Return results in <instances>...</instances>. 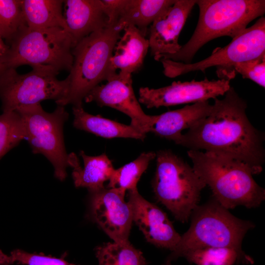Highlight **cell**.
<instances>
[{
  "instance_id": "6da1fadb",
  "label": "cell",
  "mask_w": 265,
  "mask_h": 265,
  "mask_svg": "<svg viewBox=\"0 0 265 265\" xmlns=\"http://www.w3.org/2000/svg\"><path fill=\"white\" fill-rule=\"evenodd\" d=\"M214 101L209 114L183 134L178 144L239 161L254 175L261 173L265 157L264 135L248 119L246 102L231 86L224 98Z\"/></svg>"
},
{
  "instance_id": "7a4b0ae2",
  "label": "cell",
  "mask_w": 265,
  "mask_h": 265,
  "mask_svg": "<svg viewBox=\"0 0 265 265\" xmlns=\"http://www.w3.org/2000/svg\"><path fill=\"white\" fill-rule=\"evenodd\" d=\"M198 23L192 36L176 53L154 57L185 64L191 61L198 51L215 38L229 36L233 39L256 18L265 12L264 0H198Z\"/></svg>"
},
{
  "instance_id": "3957f363",
  "label": "cell",
  "mask_w": 265,
  "mask_h": 265,
  "mask_svg": "<svg viewBox=\"0 0 265 265\" xmlns=\"http://www.w3.org/2000/svg\"><path fill=\"white\" fill-rule=\"evenodd\" d=\"M187 155L196 174L225 209L256 208L265 200V189L255 182L252 171L245 164L208 152L189 150Z\"/></svg>"
},
{
  "instance_id": "277c9868",
  "label": "cell",
  "mask_w": 265,
  "mask_h": 265,
  "mask_svg": "<svg viewBox=\"0 0 265 265\" xmlns=\"http://www.w3.org/2000/svg\"><path fill=\"white\" fill-rule=\"evenodd\" d=\"M125 27L118 23L108 24L84 38L73 47V64L66 78L67 95L57 106L82 105L86 95L102 81L107 80L110 60Z\"/></svg>"
},
{
  "instance_id": "5b68a950",
  "label": "cell",
  "mask_w": 265,
  "mask_h": 265,
  "mask_svg": "<svg viewBox=\"0 0 265 265\" xmlns=\"http://www.w3.org/2000/svg\"><path fill=\"white\" fill-rule=\"evenodd\" d=\"M190 217L189 228L181 236L163 265H171L186 252L198 248L230 247L243 251L242 240L246 233L255 227L252 222L232 214L213 198L199 205Z\"/></svg>"
},
{
  "instance_id": "8992f818",
  "label": "cell",
  "mask_w": 265,
  "mask_h": 265,
  "mask_svg": "<svg viewBox=\"0 0 265 265\" xmlns=\"http://www.w3.org/2000/svg\"><path fill=\"white\" fill-rule=\"evenodd\" d=\"M152 187L157 199L182 223L186 222L199 205L207 186L192 167L169 150L156 153Z\"/></svg>"
},
{
  "instance_id": "52a82bcc",
  "label": "cell",
  "mask_w": 265,
  "mask_h": 265,
  "mask_svg": "<svg viewBox=\"0 0 265 265\" xmlns=\"http://www.w3.org/2000/svg\"><path fill=\"white\" fill-rule=\"evenodd\" d=\"M8 47L5 54L0 57L7 69L27 65L70 71L73 64V45L62 28L34 29L26 26Z\"/></svg>"
},
{
  "instance_id": "ba28073f",
  "label": "cell",
  "mask_w": 265,
  "mask_h": 265,
  "mask_svg": "<svg viewBox=\"0 0 265 265\" xmlns=\"http://www.w3.org/2000/svg\"><path fill=\"white\" fill-rule=\"evenodd\" d=\"M265 55V18L261 17L252 26L246 28L223 48L216 49L212 54L200 61L190 64L159 59L164 75L174 78L185 74L201 71L205 72L216 67L219 79L227 80L235 78L234 66L237 63Z\"/></svg>"
},
{
  "instance_id": "9c48e42d",
  "label": "cell",
  "mask_w": 265,
  "mask_h": 265,
  "mask_svg": "<svg viewBox=\"0 0 265 265\" xmlns=\"http://www.w3.org/2000/svg\"><path fill=\"white\" fill-rule=\"evenodd\" d=\"M15 111L22 116L26 139L33 154H41L52 163L54 176L63 181L67 177L69 155L63 137V125L69 114L64 106H57L52 112L45 111L40 104L19 107Z\"/></svg>"
},
{
  "instance_id": "30bf717a",
  "label": "cell",
  "mask_w": 265,
  "mask_h": 265,
  "mask_svg": "<svg viewBox=\"0 0 265 265\" xmlns=\"http://www.w3.org/2000/svg\"><path fill=\"white\" fill-rule=\"evenodd\" d=\"M20 74L14 68L6 69L0 76V100L3 112L53 100L57 104L66 96L68 81L57 78L59 72L49 66L32 67Z\"/></svg>"
},
{
  "instance_id": "8fae6325",
  "label": "cell",
  "mask_w": 265,
  "mask_h": 265,
  "mask_svg": "<svg viewBox=\"0 0 265 265\" xmlns=\"http://www.w3.org/2000/svg\"><path fill=\"white\" fill-rule=\"evenodd\" d=\"M230 87V81L223 79L174 81L159 88H140L138 101L148 108L196 103L224 95Z\"/></svg>"
},
{
  "instance_id": "7c38bea8",
  "label": "cell",
  "mask_w": 265,
  "mask_h": 265,
  "mask_svg": "<svg viewBox=\"0 0 265 265\" xmlns=\"http://www.w3.org/2000/svg\"><path fill=\"white\" fill-rule=\"evenodd\" d=\"M89 192L90 211L95 222L113 242L129 241L133 220L125 192L105 187Z\"/></svg>"
},
{
  "instance_id": "4fadbf2b",
  "label": "cell",
  "mask_w": 265,
  "mask_h": 265,
  "mask_svg": "<svg viewBox=\"0 0 265 265\" xmlns=\"http://www.w3.org/2000/svg\"><path fill=\"white\" fill-rule=\"evenodd\" d=\"M105 84L98 85L84 98L86 103L95 102L100 106L115 109L129 116L130 125L141 132H149L152 115L143 111L132 87V75L117 73L106 80Z\"/></svg>"
},
{
  "instance_id": "5bb4252c",
  "label": "cell",
  "mask_w": 265,
  "mask_h": 265,
  "mask_svg": "<svg viewBox=\"0 0 265 265\" xmlns=\"http://www.w3.org/2000/svg\"><path fill=\"white\" fill-rule=\"evenodd\" d=\"M128 202L131 208L133 221L146 240L158 247L172 251L181 235L175 230L166 213L144 199L137 188L128 191Z\"/></svg>"
},
{
  "instance_id": "9a60e30c",
  "label": "cell",
  "mask_w": 265,
  "mask_h": 265,
  "mask_svg": "<svg viewBox=\"0 0 265 265\" xmlns=\"http://www.w3.org/2000/svg\"><path fill=\"white\" fill-rule=\"evenodd\" d=\"M196 2V0H175L152 23L148 30L152 55L174 54L181 49L179 37Z\"/></svg>"
},
{
  "instance_id": "2e32d148",
  "label": "cell",
  "mask_w": 265,
  "mask_h": 265,
  "mask_svg": "<svg viewBox=\"0 0 265 265\" xmlns=\"http://www.w3.org/2000/svg\"><path fill=\"white\" fill-rule=\"evenodd\" d=\"M63 4L66 30L73 47L84 38L108 25L102 0H66Z\"/></svg>"
},
{
  "instance_id": "e0dca14e",
  "label": "cell",
  "mask_w": 265,
  "mask_h": 265,
  "mask_svg": "<svg viewBox=\"0 0 265 265\" xmlns=\"http://www.w3.org/2000/svg\"><path fill=\"white\" fill-rule=\"evenodd\" d=\"M123 31L110 60L108 79L117 70L118 73L132 75L140 70L149 48L148 39L134 26H127Z\"/></svg>"
},
{
  "instance_id": "ac0fdd59",
  "label": "cell",
  "mask_w": 265,
  "mask_h": 265,
  "mask_svg": "<svg viewBox=\"0 0 265 265\" xmlns=\"http://www.w3.org/2000/svg\"><path fill=\"white\" fill-rule=\"evenodd\" d=\"M212 105L209 101L185 106L182 108L168 111L153 119L149 132L173 141L178 144L185 129H189L199 120L210 113Z\"/></svg>"
},
{
  "instance_id": "d6986e66",
  "label": "cell",
  "mask_w": 265,
  "mask_h": 265,
  "mask_svg": "<svg viewBox=\"0 0 265 265\" xmlns=\"http://www.w3.org/2000/svg\"><path fill=\"white\" fill-rule=\"evenodd\" d=\"M80 154L83 167L80 166L75 154H69V165L73 168L72 175L75 186L86 188L89 191L104 187L105 182L109 181L115 169L106 154L91 156L81 151Z\"/></svg>"
},
{
  "instance_id": "ffe728a7",
  "label": "cell",
  "mask_w": 265,
  "mask_h": 265,
  "mask_svg": "<svg viewBox=\"0 0 265 265\" xmlns=\"http://www.w3.org/2000/svg\"><path fill=\"white\" fill-rule=\"evenodd\" d=\"M74 127L106 138H131L143 140L146 134L131 125H127L94 115L85 111L82 106H73Z\"/></svg>"
},
{
  "instance_id": "44dd1931",
  "label": "cell",
  "mask_w": 265,
  "mask_h": 265,
  "mask_svg": "<svg viewBox=\"0 0 265 265\" xmlns=\"http://www.w3.org/2000/svg\"><path fill=\"white\" fill-rule=\"evenodd\" d=\"M175 0H125L118 23L136 27L146 36L155 20L171 6Z\"/></svg>"
},
{
  "instance_id": "7402d4cb",
  "label": "cell",
  "mask_w": 265,
  "mask_h": 265,
  "mask_svg": "<svg viewBox=\"0 0 265 265\" xmlns=\"http://www.w3.org/2000/svg\"><path fill=\"white\" fill-rule=\"evenodd\" d=\"M63 2L61 0H22L26 26L34 29L60 28L66 30L62 12Z\"/></svg>"
},
{
  "instance_id": "603a6c76",
  "label": "cell",
  "mask_w": 265,
  "mask_h": 265,
  "mask_svg": "<svg viewBox=\"0 0 265 265\" xmlns=\"http://www.w3.org/2000/svg\"><path fill=\"white\" fill-rule=\"evenodd\" d=\"M99 265H147L142 252L130 241L108 242L98 247Z\"/></svg>"
},
{
  "instance_id": "cb8c5ba5",
  "label": "cell",
  "mask_w": 265,
  "mask_h": 265,
  "mask_svg": "<svg viewBox=\"0 0 265 265\" xmlns=\"http://www.w3.org/2000/svg\"><path fill=\"white\" fill-rule=\"evenodd\" d=\"M183 257L197 265H233L252 264V259L243 251L230 247H204L188 251Z\"/></svg>"
},
{
  "instance_id": "d4e9b609",
  "label": "cell",
  "mask_w": 265,
  "mask_h": 265,
  "mask_svg": "<svg viewBox=\"0 0 265 265\" xmlns=\"http://www.w3.org/2000/svg\"><path fill=\"white\" fill-rule=\"evenodd\" d=\"M156 157V153L154 152H144L132 161L115 169L109 180L107 188H118L125 193L127 190L136 189L141 176Z\"/></svg>"
},
{
  "instance_id": "484cf974",
  "label": "cell",
  "mask_w": 265,
  "mask_h": 265,
  "mask_svg": "<svg viewBox=\"0 0 265 265\" xmlns=\"http://www.w3.org/2000/svg\"><path fill=\"white\" fill-rule=\"evenodd\" d=\"M26 139L24 122L16 111L0 115V159L23 139Z\"/></svg>"
},
{
  "instance_id": "4316f807",
  "label": "cell",
  "mask_w": 265,
  "mask_h": 265,
  "mask_svg": "<svg viewBox=\"0 0 265 265\" xmlns=\"http://www.w3.org/2000/svg\"><path fill=\"white\" fill-rule=\"evenodd\" d=\"M26 26L22 0H0V35L7 46Z\"/></svg>"
},
{
  "instance_id": "83f0119b",
  "label": "cell",
  "mask_w": 265,
  "mask_h": 265,
  "mask_svg": "<svg viewBox=\"0 0 265 265\" xmlns=\"http://www.w3.org/2000/svg\"><path fill=\"white\" fill-rule=\"evenodd\" d=\"M234 72L243 78L249 79L263 88L265 87V55L237 63Z\"/></svg>"
},
{
  "instance_id": "f1b7e54d",
  "label": "cell",
  "mask_w": 265,
  "mask_h": 265,
  "mask_svg": "<svg viewBox=\"0 0 265 265\" xmlns=\"http://www.w3.org/2000/svg\"><path fill=\"white\" fill-rule=\"evenodd\" d=\"M10 255L15 263L23 265H77L61 259L30 253L20 249L13 250Z\"/></svg>"
},
{
  "instance_id": "f546056e",
  "label": "cell",
  "mask_w": 265,
  "mask_h": 265,
  "mask_svg": "<svg viewBox=\"0 0 265 265\" xmlns=\"http://www.w3.org/2000/svg\"><path fill=\"white\" fill-rule=\"evenodd\" d=\"M15 264L11 255L5 254L0 249V265H12Z\"/></svg>"
},
{
  "instance_id": "4dcf8cb0",
  "label": "cell",
  "mask_w": 265,
  "mask_h": 265,
  "mask_svg": "<svg viewBox=\"0 0 265 265\" xmlns=\"http://www.w3.org/2000/svg\"><path fill=\"white\" fill-rule=\"evenodd\" d=\"M8 47L4 42L3 39L0 35V57L3 56L6 53Z\"/></svg>"
},
{
  "instance_id": "1f68e13d",
  "label": "cell",
  "mask_w": 265,
  "mask_h": 265,
  "mask_svg": "<svg viewBox=\"0 0 265 265\" xmlns=\"http://www.w3.org/2000/svg\"><path fill=\"white\" fill-rule=\"evenodd\" d=\"M6 69L7 68L6 66L4 65V64L3 63V62L1 61L0 59V76Z\"/></svg>"
}]
</instances>
